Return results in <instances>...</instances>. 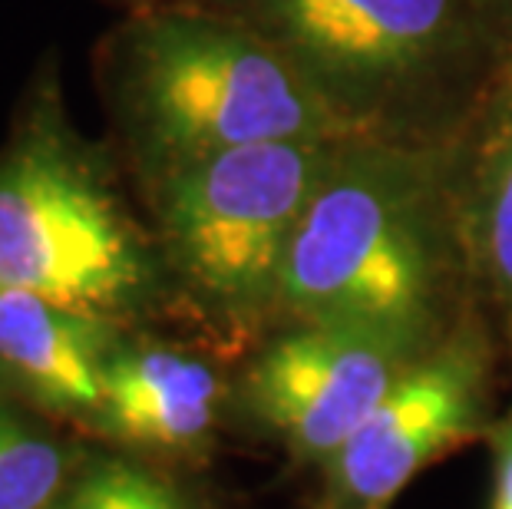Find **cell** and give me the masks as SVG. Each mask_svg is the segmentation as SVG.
<instances>
[{"mask_svg": "<svg viewBox=\"0 0 512 509\" xmlns=\"http://www.w3.org/2000/svg\"><path fill=\"white\" fill-rule=\"evenodd\" d=\"M116 96L162 169L278 139H357L364 126L258 30L176 10L129 30Z\"/></svg>", "mask_w": 512, "mask_h": 509, "instance_id": "1", "label": "cell"}, {"mask_svg": "<svg viewBox=\"0 0 512 509\" xmlns=\"http://www.w3.org/2000/svg\"><path fill=\"white\" fill-rule=\"evenodd\" d=\"M433 209L430 156L347 139L294 229L278 301L301 324H347L417 344L440 272Z\"/></svg>", "mask_w": 512, "mask_h": 509, "instance_id": "2", "label": "cell"}, {"mask_svg": "<svg viewBox=\"0 0 512 509\" xmlns=\"http://www.w3.org/2000/svg\"><path fill=\"white\" fill-rule=\"evenodd\" d=\"M347 139H278L162 169L159 219L179 268L225 308L278 298L281 265Z\"/></svg>", "mask_w": 512, "mask_h": 509, "instance_id": "3", "label": "cell"}, {"mask_svg": "<svg viewBox=\"0 0 512 509\" xmlns=\"http://www.w3.org/2000/svg\"><path fill=\"white\" fill-rule=\"evenodd\" d=\"M146 278L143 248L90 162L34 119L0 159V285L103 318Z\"/></svg>", "mask_w": 512, "mask_h": 509, "instance_id": "4", "label": "cell"}, {"mask_svg": "<svg viewBox=\"0 0 512 509\" xmlns=\"http://www.w3.org/2000/svg\"><path fill=\"white\" fill-rule=\"evenodd\" d=\"M258 34L361 116L450 57L463 0H252Z\"/></svg>", "mask_w": 512, "mask_h": 509, "instance_id": "5", "label": "cell"}, {"mask_svg": "<svg viewBox=\"0 0 512 509\" xmlns=\"http://www.w3.org/2000/svg\"><path fill=\"white\" fill-rule=\"evenodd\" d=\"M489 357L476 331H456L413 357L384 400L328 460L334 509H384L420 470L483 430Z\"/></svg>", "mask_w": 512, "mask_h": 509, "instance_id": "6", "label": "cell"}, {"mask_svg": "<svg viewBox=\"0 0 512 509\" xmlns=\"http://www.w3.org/2000/svg\"><path fill=\"white\" fill-rule=\"evenodd\" d=\"M413 348L367 328L301 324L252 364L245 400L294 457L328 463L410 367Z\"/></svg>", "mask_w": 512, "mask_h": 509, "instance_id": "7", "label": "cell"}, {"mask_svg": "<svg viewBox=\"0 0 512 509\" xmlns=\"http://www.w3.org/2000/svg\"><path fill=\"white\" fill-rule=\"evenodd\" d=\"M103 318L0 285V371L60 414H100L106 397Z\"/></svg>", "mask_w": 512, "mask_h": 509, "instance_id": "8", "label": "cell"}, {"mask_svg": "<svg viewBox=\"0 0 512 509\" xmlns=\"http://www.w3.org/2000/svg\"><path fill=\"white\" fill-rule=\"evenodd\" d=\"M219 381L212 367L176 351L113 354L100 417L110 433L162 450L195 447L212 430Z\"/></svg>", "mask_w": 512, "mask_h": 509, "instance_id": "9", "label": "cell"}, {"mask_svg": "<svg viewBox=\"0 0 512 509\" xmlns=\"http://www.w3.org/2000/svg\"><path fill=\"white\" fill-rule=\"evenodd\" d=\"M473 238L489 281L512 308V116H506L479 172Z\"/></svg>", "mask_w": 512, "mask_h": 509, "instance_id": "10", "label": "cell"}, {"mask_svg": "<svg viewBox=\"0 0 512 509\" xmlns=\"http://www.w3.org/2000/svg\"><path fill=\"white\" fill-rule=\"evenodd\" d=\"M67 476V453L0 407V509H47Z\"/></svg>", "mask_w": 512, "mask_h": 509, "instance_id": "11", "label": "cell"}, {"mask_svg": "<svg viewBox=\"0 0 512 509\" xmlns=\"http://www.w3.org/2000/svg\"><path fill=\"white\" fill-rule=\"evenodd\" d=\"M67 509H182L169 486L152 480L149 473L106 463L73 493Z\"/></svg>", "mask_w": 512, "mask_h": 509, "instance_id": "12", "label": "cell"}, {"mask_svg": "<svg viewBox=\"0 0 512 509\" xmlns=\"http://www.w3.org/2000/svg\"><path fill=\"white\" fill-rule=\"evenodd\" d=\"M493 443V509H512V407L489 430Z\"/></svg>", "mask_w": 512, "mask_h": 509, "instance_id": "13", "label": "cell"}, {"mask_svg": "<svg viewBox=\"0 0 512 509\" xmlns=\"http://www.w3.org/2000/svg\"><path fill=\"white\" fill-rule=\"evenodd\" d=\"M503 106H506V116H512V67L506 73V86H503Z\"/></svg>", "mask_w": 512, "mask_h": 509, "instance_id": "14", "label": "cell"}]
</instances>
